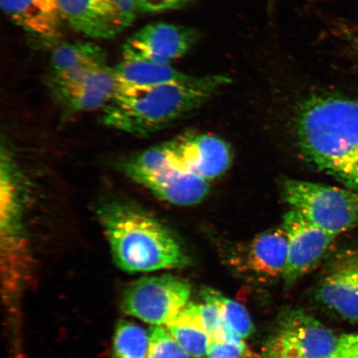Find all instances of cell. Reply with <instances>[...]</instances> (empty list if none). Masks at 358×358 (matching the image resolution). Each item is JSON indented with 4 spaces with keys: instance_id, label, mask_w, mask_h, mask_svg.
I'll return each mask as SVG.
<instances>
[{
    "instance_id": "obj_18",
    "label": "cell",
    "mask_w": 358,
    "mask_h": 358,
    "mask_svg": "<svg viewBox=\"0 0 358 358\" xmlns=\"http://www.w3.org/2000/svg\"><path fill=\"white\" fill-rule=\"evenodd\" d=\"M167 329L187 355L195 358H201L208 355L211 338L201 320L199 304L187 303L169 322Z\"/></svg>"
},
{
    "instance_id": "obj_26",
    "label": "cell",
    "mask_w": 358,
    "mask_h": 358,
    "mask_svg": "<svg viewBox=\"0 0 358 358\" xmlns=\"http://www.w3.org/2000/svg\"><path fill=\"white\" fill-rule=\"evenodd\" d=\"M208 358H253L248 347L243 343H210Z\"/></svg>"
},
{
    "instance_id": "obj_12",
    "label": "cell",
    "mask_w": 358,
    "mask_h": 358,
    "mask_svg": "<svg viewBox=\"0 0 358 358\" xmlns=\"http://www.w3.org/2000/svg\"><path fill=\"white\" fill-rule=\"evenodd\" d=\"M164 145L170 162L179 171L207 181L222 176L231 164L229 145L213 134H185Z\"/></svg>"
},
{
    "instance_id": "obj_21",
    "label": "cell",
    "mask_w": 358,
    "mask_h": 358,
    "mask_svg": "<svg viewBox=\"0 0 358 358\" xmlns=\"http://www.w3.org/2000/svg\"><path fill=\"white\" fill-rule=\"evenodd\" d=\"M203 303L199 304L200 315L211 342L225 343L223 331L222 295L211 289L201 293Z\"/></svg>"
},
{
    "instance_id": "obj_24",
    "label": "cell",
    "mask_w": 358,
    "mask_h": 358,
    "mask_svg": "<svg viewBox=\"0 0 358 358\" xmlns=\"http://www.w3.org/2000/svg\"><path fill=\"white\" fill-rule=\"evenodd\" d=\"M334 34L348 55L358 64V22H338L335 25Z\"/></svg>"
},
{
    "instance_id": "obj_11",
    "label": "cell",
    "mask_w": 358,
    "mask_h": 358,
    "mask_svg": "<svg viewBox=\"0 0 358 358\" xmlns=\"http://www.w3.org/2000/svg\"><path fill=\"white\" fill-rule=\"evenodd\" d=\"M48 87L62 110L78 114L104 109L113 99L119 84L114 67L106 66L74 78L49 77Z\"/></svg>"
},
{
    "instance_id": "obj_6",
    "label": "cell",
    "mask_w": 358,
    "mask_h": 358,
    "mask_svg": "<svg viewBox=\"0 0 358 358\" xmlns=\"http://www.w3.org/2000/svg\"><path fill=\"white\" fill-rule=\"evenodd\" d=\"M282 194L291 209L331 236L358 226V192L291 179L282 185Z\"/></svg>"
},
{
    "instance_id": "obj_27",
    "label": "cell",
    "mask_w": 358,
    "mask_h": 358,
    "mask_svg": "<svg viewBox=\"0 0 358 358\" xmlns=\"http://www.w3.org/2000/svg\"><path fill=\"white\" fill-rule=\"evenodd\" d=\"M329 358H358V334L343 335Z\"/></svg>"
},
{
    "instance_id": "obj_16",
    "label": "cell",
    "mask_w": 358,
    "mask_h": 358,
    "mask_svg": "<svg viewBox=\"0 0 358 358\" xmlns=\"http://www.w3.org/2000/svg\"><path fill=\"white\" fill-rule=\"evenodd\" d=\"M288 239L283 227L256 237L246 249L243 267L262 279L283 276L287 264Z\"/></svg>"
},
{
    "instance_id": "obj_4",
    "label": "cell",
    "mask_w": 358,
    "mask_h": 358,
    "mask_svg": "<svg viewBox=\"0 0 358 358\" xmlns=\"http://www.w3.org/2000/svg\"><path fill=\"white\" fill-rule=\"evenodd\" d=\"M24 179L8 147L0 154V246L6 279L27 280L32 268Z\"/></svg>"
},
{
    "instance_id": "obj_8",
    "label": "cell",
    "mask_w": 358,
    "mask_h": 358,
    "mask_svg": "<svg viewBox=\"0 0 358 358\" xmlns=\"http://www.w3.org/2000/svg\"><path fill=\"white\" fill-rule=\"evenodd\" d=\"M189 282L171 275L145 277L129 286L122 306L129 315L155 326L168 324L187 304Z\"/></svg>"
},
{
    "instance_id": "obj_9",
    "label": "cell",
    "mask_w": 358,
    "mask_h": 358,
    "mask_svg": "<svg viewBox=\"0 0 358 358\" xmlns=\"http://www.w3.org/2000/svg\"><path fill=\"white\" fill-rule=\"evenodd\" d=\"M62 20L93 39H111L136 17L134 0H58Z\"/></svg>"
},
{
    "instance_id": "obj_13",
    "label": "cell",
    "mask_w": 358,
    "mask_h": 358,
    "mask_svg": "<svg viewBox=\"0 0 358 358\" xmlns=\"http://www.w3.org/2000/svg\"><path fill=\"white\" fill-rule=\"evenodd\" d=\"M282 227L288 239L283 278L289 287L320 262L336 237L313 225L294 209L285 213Z\"/></svg>"
},
{
    "instance_id": "obj_7",
    "label": "cell",
    "mask_w": 358,
    "mask_h": 358,
    "mask_svg": "<svg viewBox=\"0 0 358 358\" xmlns=\"http://www.w3.org/2000/svg\"><path fill=\"white\" fill-rule=\"evenodd\" d=\"M339 338L306 313L285 312L263 348V358H329Z\"/></svg>"
},
{
    "instance_id": "obj_19",
    "label": "cell",
    "mask_w": 358,
    "mask_h": 358,
    "mask_svg": "<svg viewBox=\"0 0 358 358\" xmlns=\"http://www.w3.org/2000/svg\"><path fill=\"white\" fill-rule=\"evenodd\" d=\"M119 87H150L189 79L191 75L173 69L171 65L148 62L123 61L114 67Z\"/></svg>"
},
{
    "instance_id": "obj_25",
    "label": "cell",
    "mask_w": 358,
    "mask_h": 358,
    "mask_svg": "<svg viewBox=\"0 0 358 358\" xmlns=\"http://www.w3.org/2000/svg\"><path fill=\"white\" fill-rule=\"evenodd\" d=\"M192 0H134L138 12L161 13L189 6Z\"/></svg>"
},
{
    "instance_id": "obj_23",
    "label": "cell",
    "mask_w": 358,
    "mask_h": 358,
    "mask_svg": "<svg viewBox=\"0 0 358 358\" xmlns=\"http://www.w3.org/2000/svg\"><path fill=\"white\" fill-rule=\"evenodd\" d=\"M223 319L225 323L238 334L246 338L252 334L254 328L248 311L241 303L223 297Z\"/></svg>"
},
{
    "instance_id": "obj_10",
    "label": "cell",
    "mask_w": 358,
    "mask_h": 358,
    "mask_svg": "<svg viewBox=\"0 0 358 358\" xmlns=\"http://www.w3.org/2000/svg\"><path fill=\"white\" fill-rule=\"evenodd\" d=\"M199 35L198 30L189 27L151 22L124 42L122 49L123 61L171 65L191 51L199 41Z\"/></svg>"
},
{
    "instance_id": "obj_20",
    "label": "cell",
    "mask_w": 358,
    "mask_h": 358,
    "mask_svg": "<svg viewBox=\"0 0 358 358\" xmlns=\"http://www.w3.org/2000/svg\"><path fill=\"white\" fill-rule=\"evenodd\" d=\"M149 334L131 321L116 326L112 358H149Z\"/></svg>"
},
{
    "instance_id": "obj_14",
    "label": "cell",
    "mask_w": 358,
    "mask_h": 358,
    "mask_svg": "<svg viewBox=\"0 0 358 358\" xmlns=\"http://www.w3.org/2000/svg\"><path fill=\"white\" fill-rule=\"evenodd\" d=\"M316 299L341 319L358 322V248L335 257L317 285Z\"/></svg>"
},
{
    "instance_id": "obj_17",
    "label": "cell",
    "mask_w": 358,
    "mask_h": 358,
    "mask_svg": "<svg viewBox=\"0 0 358 358\" xmlns=\"http://www.w3.org/2000/svg\"><path fill=\"white\" fill-rule=\"evenodd\" d=\"M106 66V52L100 45L91 42L64 43L52 52L49 77L74 78Z\"/></svg>"
},
{
    "instance_id": "obj_22",
    "label": "cell",
    "mask_w": 358,
    "mask_h": 358,
    "mask_svg": "<svg viewBox=\"0 0 358 358\" xmlns=\"http://www.w3.org/2000/svg\"><path fill=\"white\" fill-rule=\"evenodd\" d=\"M149 337V358H191L164 327L152 328Z\"/></svg>"
},
{
    "instance_id": "obj_3",
    "label": "cell",
    "mask_w": 358,
    "mask_h": 358,
    "mask_svg": "<svg viewBox=\"0 0 358 358\" xmlns=\"http://www.w3.org/2000/svg\"><path fill=\"white\" fill-rule=\"evenodd\" d=\"M96 214L112 257L122 271L150 272L189 265V259L173 231L141 206L110 200L98 206Z\"/></svg>"
},
{
    "instance_id": "obj_2",
    "label": "cell",
    "mask_w": 358,
    "mask_h": 358,
    "mask_svg": "<svg viewBox=\"0 0 358 358\" xmlns=\"http://www.w3.org/2000/svg\"><path fill=\"white\" fill-rule=\"evenodd\" d=\"M231 83L225 75H207L156 86L119 87L101 110V122L115 131L148 136L199 109Z\"/></svg>"
},
{
    "instance_id": "obj_1",
    "label": "cell",
    "mask_w": 358,
    "mask_h": 358,
    "mask_svg": "<svg viewBox=\"0 0 358 358\" xmlns=\"http://www.w3.org/2000/svg\"><path fill=\"white\" fill-rule=\"evenodd\" d=\"M294 125L304 159L358 192V96L308 94L295 106Z\"/></svg>"
},
{
    "instance_id": "obj_15",
    "label": "cell",
    "mask_w": 358,
    "mask_h": 358,
    "mask_svg": "<svg viewBox=\"0 0 358 358\" xmlns=\"http://www.w3.org/2000/svg\"><path fill=\"white\" fill-rule=\"evenodd\" d=\"M13 24L44 43L61 37L62 17L58 0H0Z\"/></svg>"
},
{
    "instance_id": "obj_5",
    "label": "cell",
    "mask_w": 358,
    "mask_h": 358,
    "mask_svg": "<svg viewBox=\"0 0 358 358\" xmlns=\"http://www.w3.org/2000/svg\"><path fill=\"white\" fill-rule=\"evenodd\" d=\"M119 168L125 177L173 205L198 204L208 194V182L179 171L170 162L164 144L127 157L120 161Z\"/></svg>"
}]
</instances>
